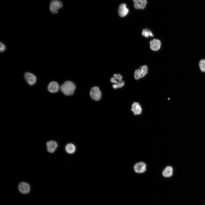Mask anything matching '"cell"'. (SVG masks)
<instances>
[{"label":"cell","instance_id":"obj_1","mask_svg":"<svg viewBox=\"0 0 205 205\" xmlns=\"http://www.w3.org/2000/svg\"><path fill=\"white\" fill-rule=\"evenodd\" d=\"M75 86L72 82L67 81L60 87V89L64 95L69 96L73 95L75 89Z\"/></svg>","mask_w":205,"mask_h":205},{"label":"cell","instance_id":"obj_2","mask_svg":"<svg viewBox=\"0 0 205 205\" xmlns=\"http://www.w3.org/2000/svg\"><path fill=\"white\" fill-rule=\"evenodd\" d=\"M122 77L119 74H115L111 78L110 81L114 84L112 85L114 89L120 88L124 85V81L122 80Z\"/></svg>","mask_w":205,"mask_h":205},{"label":"cell","instance_id":"obj_3","mask_svg":"<svg viewBox=\"0 0 205 205\" xmlns=\"http://www.w3.org/2000/svg\"><path fill=\"white\" fill-rule=\"evenodd\" d=\"M133 169L137 173H143L147 170V165L145 163L142 161L136 162L133 166Z\"/></svg>","mask_w":205,"mask_h":205},{"label":"cell","instance_id":"obj_4","mask_svg":"<svg viewBox=\"0 0 205 205\" xmlns=\"http://www.w3.org/2000/svg\"><path fill=\"white\" fill-rule=\"evenodd\" d=\"M63 6L62 2L58 0H52L50 3V9L51 13L56 14L58 13V10Z\"/></svg>","mask_w":205,"mask_h":205},{"label":"cell","instance_id":"obj_5","mask_svg":"<svg viewBox=\"0 0 205 205\" xmlns=\"http://www.w3.org/2000/svg\"><path fill=\"white\" fill-rule=\"evenodd\" d=\"M90 95L91 98L95 101H99L101 98V94L99 87H93L91 90Z\"/></svg>","mask_w":205,"mask_h":205},{"label":"cell","instance_id":"obj_6","mask_svg":"<svg viewBox=\"0 0 205 205\" xmlns=\"http://www.w3.org/2000/svg\"><path fill=\"white\" fill-rule=\"evenodd\" d=\"M150 49L154 51H157L160 49L161 45V41L157 39H154L149 42Z\"/></svg>","mask_w":205,"mask_h":205},{"label":"cell","instance_id":"obj_7","mask_svg":"<svg viewBox=\"0 0 205 205\" xmlns=\"http://www.w3.org/2000/svg\"><path fill=\"white\" fill-rule=\"evenodd\" d=\"M19 191L23 194H27L29 192L30 187L28 184L24 182H20L18 186Z\"/></svg>","mask_w":205,"mask_h":205},{"label":"cell","instance_id":"obj_8","mask_svg":"<svg viewBox=\"0 0 205 205\" xmlns=\"http://www.w3.org/2000/svg\"><path fill=\"white\" fill-rule=\"evenodd\" d=\"M24 77L27 82L30 85H34L36 82V76L31 73L28 72L25 73Z\"/></svg>","mask_w":205,"mask_h":205},{"label":"cell","instance_id":"obj_9","mask_svg":"<svg viewBox=\"0 0 205 205\" xmlns=\"http://www.w3.org/2000/svg\"><path fill=\"white\" fill-rule=\"evenodd\" d=\"M129 12V9L127 8L125 3L121 4L119 6L118 12L119 16L123 17L126 16Z\"/></svg>","mask_w":205,"mask_h":205},{"label":"cell","instance_id":"obj_10","mask_svg":"<svg viewBox=\"0 0 205 205\" xmlns=\"http://www.w3.org/2000/svg\"><path fill=\"white\" fill-rule=\"evenodd\" d=\"M60 87L58 83L56 81H53L50 82L49 84L48 89L51 93H56L58 91Z\"/></svg>","mask_w":205,"mask_h":205},{"label":"cell","instance_id":"obj_11","mask_svg":"<svg viewBox=\"0 0 205 205\" xmlns=\"http://www.w3.org/2000/svg\"><path fill=\"white\" fill-rule=\"evenodd\" d=\"M134 2V6L136 9H144L146 7L147 0H133Z\"/></svg>","mask_w":205,"mask_h":205},{"label":"cell","instance_id":"obj_12","mask_svg":"<svg viewBox=\"0 0 205 205\" xmlns=\"http://www.w3.org/2000/svg\"><path fill=\"white\" fill-rule=\"evenodd\" d=\"M173 168L172 167L167 166L162 171V175L165 178H170L173 175Z\"/></svg>","mask_w":205,"mask_h":205},{"label":"cell","instance_id":"obj_13","mask_svg":"<svg viewBox=\"0 0 205 205\" xmlns=\"http://www.w3.org/2000/svg\"><path fill=\"white\" fill-rule=\"evenodd\" d=\"M47 149L48 152L53 153L56 149L58 146L57 143L54 141H50L46 143Z\"/></svg>","mask_w":205,"mask_h":205},{"label":"cell","instance_id":"obj_14","mask_svg":"<svg viewBox=\"0 0 205 205\" xmlns=\"http://www.w3.org/2000/svg\"><path fill=\"white\" fill-rule=\"evenodd\" d=\"M131 110L134 115H138L141 114L142 108L138 103L135 102L132 105Z\"/></svg>","mask_w":205,"mask_h":205},{"label":"cell","instance_id":"obj_15","mask_svg":"<svg viewBox=\"0 0 205 205\" xmlns=\"http://www.w3.org/2000/svg\"><path fill=\"white\" fill-rule=\"evenodd\" d=\"M76 149L75 145L71 143L67 144L65 147V151L69 154H72L75 153Z\"/></svg>","mask_w":205,"mask_h":205},{"label":"cell","instance_id":"obj_16","mask_svg":"<svg viewBox=\"0 0 205 205\" xmlns=\"http://www.w3.org/2000/svg\"><path fill=\"white\" fill-rule=\"evenodd\" d=\"M139 69L141 78L144 77L148 73V67L146 65H144L141 66Z\"/></svg>","mask_w":205,"mask_h":205},{"label":"cell","instance_id":"obj_17","mask_svg":"<svg viewBox=\"0 0 205 205\" xmlns=\"http://www.w3.org/2000/svg\"><path fill=\"white\" fill-rule=\"evenodd\" d=\"M142 34L143 36L146 38L154 36L152 32L150 30L147 28L143 29L142 31Z\"/></svg>","mask_w":205,"mask_h":205},{"label":"cell","instance_id":"obj_18","mask_svg":"<svg viewBox=\"0 0 205 205\" xmlns=\"http://www.w3.org/2000/svg\"><path fill=\"white\" fill-rule=\"evenodd\" d=\"M199 64L201 71L203 72H205V60H201L199 62Z\"/></svg>","mask_w":205,"mask_h":205},{"label":"cell","instance_id":"obj_19","mask_svg":"<svg viewBox=\"0 0 205 205\" xmlns=\"http://www.w3.org/2000/svg\"><path fill=\"white\" fill-rule=\"evenodd\" d=\"M134 76L135 79L136 80H138L141 78L139 69H137L135 70L134 72Z\"/></svg>","mask_w":205,"mask_h":205},{"label":"cell","instance_id":"obj_20","mask_svg":"<svg viewBox=\"0 0 205 205\" xmlns=\"http://www.w3.org/2000/svg\"><path fill=\"white\" fill-rule=\"evenodd\" d=\"M0 51L1 52H3L5 50L6 47L5 45L1 42H0Z\"/></svg>","mask_w":205,"mask_h":205}]
</instances>
